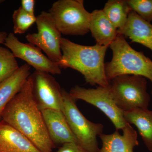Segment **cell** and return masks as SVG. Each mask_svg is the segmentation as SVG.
<instances>
[{
  "instance_id": "17",
  "label": "cell",
  "mask_w": 152,
  "mask_h": 152,
  "mask_svg": "<svg viewBox=\"0 0 152 152\" xmlns=\"http://www.w3.org/2000/svg\"><path fill=\"white\" fill-rule=\"evenodd\" d=\"M125 121L138 129L148 149L152 152V110L138 108L124 112Z\"/></svg>"
},
{
  "instance_id": "3",
  "label": "cell",
  "mask_w": 152,
  "mask_h": 152,
  "mask_svg": "<svg viewBox=\"0 0 152 152\" xmlns=\"http://www.w3.org/2000/svg\"><path fill=\"white\" fill-rule=\"evenodd\" d=\"M110 47L113 52V58L105 64L106 77L109 82L117 76L128 75L142 76L149 79L152 83L151 59L142 52L133 49L125 37L119 34Z\"/></svg>"
},
{
  "instance_id": "9",
  "label": "cell",
  "mask_w": 152,
  "mask_h": 152,
  "mask_svg": "<svg viewBox=\"0 0 152 152\" xmlns=\"http://www.w3.org/2000/svg\"><path fill=\"white\" fill-rule=\"evenodd\" d=\"M4 44L10 50L16 58L25 61L36 71L52 75L61 73L58 65L45 56L40 49L32 44L20 42L14 33H10L8 34Z\"/></svg>"
},
{
  "instance_id": "21",
  "label": "cell",
  "mask_w": 152,
  "mask_h": 152,
  "mask_svg": "<svg viewBox=\"0 0 152 152\" xmlns=\"http://www.w3.org/2000/svg\"><path fill=\"white\" fill-rule=\"evenodd\" d=\"M129 7L145 20L152 21V0H127Z\"/></svg>"
},
{
  "instance_id": "16",
  "label": "cell",
  "mask_w": 152,
  "mask_h": 152,
  "mask_svg": "<svg viewBox=\"0 0 152 152\" xmlns=\"http://www.w3.org/2000/svg\"><path fill=\"white\" fill-rule=\"evenodd\" d=\"M89 31L96 44L102 46H110L118 34V30L102 10H95L91 13Z\"/></svg>"
},
{
  "instance_id": "7",
  "label": "cell",
  "mask_w": 152,
  "mask_h": 152,
  "mask_svg": "<svg viewBox=\"0 0 152 152\" xmlns=\"http://www.w3.org/2000/svg\"><path fill=\"white\" fill-rule=\"evenodd\" d=\"M69 94L75 100L85 101L100 110L111 121L116 130H122L127 124L124 112L118 107L113 99L110 86L87 89L77 86L71 89Z\"/></svg>"
},
{
  "instance_id": "24",
  "label": "cell",
  "mask_w": 152,
  "mask_h": 152,
  "mask_svg": "<svg viewBox=\"0 0 152 152\" xmlns=\"http://www.w3.org/2000/svg\"><path fill=\"white\" fill-rule=\"evenodd\" d=\"M7 36V33L6 32L0 31V44H4Z\"/></svg>"
},
{
  "instance_id": "4",
  "label": "cell",
  "mask_w": 152,
  "mask_h": 152,
  "mask_svg": "<svg viewBox=\"0 0 152 152\" xmlns=\"http://www.w3.org/2000/svg\"><path fill=\"white\" fill-rule=\"evenodd\" d=\"M111 81L110 87L113 99L122 111L148 108L151 98L147 92L145 78L133 75H121Z\"/></svg>"
},
{
  "instance_id": "20",
  "label": "cell",
  "mask_w": 152,
  "mask_h": 152,
  "mask_svg": "<svg viewBox=\"0 0 152 152\" xmlns=\"http://www.w3.org/2000/svg\"><path fill=\"white\" fill-rule=\"evenodd\" d=\"M14 34H23L36 23L37 17L25 12L20 7L12 15Z\"/></svg>"
},
{
  "instance_id": "10",
  "label": "cell",
  "mask_w": 152,
  "mask_h": 152,
  "mask_svg": "<svg viewBox=\"0 0 152 152\" xmlns=\"http://www.w3.org/2000/svg\"><path fill=\"white\" fill-rule=\"evenodd\" d=\"M30 77L33 91L41 111L50 109L63 112L64 100L62 90L54 78L48 73L36 71Z\"/></svg>"
},
{
  "instance_id": "18",
  "label": "cell",
  "mask_w": 152,
  "mask_h": 152,
  "mask_svg": "<svg viewBox=\"0 0 152 152\" xmlns=\"http://www.w3.org/2000/svg\"><path fill=\"white\" fill-rule=\"evenodd\" d=\"M102 10L118 31L124 27L132 11L126 0H109Z\"/></svg>"
},
{
  "instance_id": "8",
  "label": "cell",
  "mask_w": 152,
  "mask_h": 152,
  "mask_svg": "<svg viewBox=\"0 0 152 152\" xmlns=\"http://www.w3.org/2000/svg\"><path fill=\"white\" fill-rule=\"evenodd\" d=\"M36 23L37 33L28 34L26 39L29 43L44 51L50 60L58 64L62 57L61 34L49 12L42 11L37 17Z\"/></svg>"
},
{
  "instance_id": "12",
  "label": "cell",
  "mask_w": 152,
  "mask_h": 152,
  "mask_svg": "<svg viewBox=\"0 0 152 152\" xmlns=\"http://www.w3.org/2000/svg\"><path fill=\"white\" fill-rule=\"evenodd\" d=\"M122 130V135L118 130L110 134L100 135L102 145L99 152H134V148L139 144L137 131L129 123Z\"/></svg>"
},
{
  "instance_id": "25",
  "label": "cell",
  "mask_w": 152,
  "mask_h": 152,
  "mask_svg": "<svg viewBox=\"0 0 152 152\" xmlns=\"http://www.w3.org/2000/svg\"><path fill=\"white\" fill-rule=\"evenodd\" d=\"M4 1H3V0H0V4H1V3L4 2Z\"/></svg>"
},
{
  "instance_id": "14",
  "label": "cell",
  "mask_w": 152,
  "mask_h": 152,
  "mask_svg": "<svg viewBox=\"0 0 152 152\" xmlns=\"http://www.w3.org/2000/svg\"><path fill=\"white\" fill-rule=\"evenodd\" d=\"M118 34L130 39L133 42L141 44L152 51V24L132 11L127 21Z\"/></svg>"
},
{
  "instance_id": "23",
  "label": "cell",
  "mask_w": 152,
  "mask_h": 152,
  "mask_svg": "<svg viewBox=\"0 0 152 152\" xmlns=\"http://www.w3.org/2000/svg\"><path fill=\"white\" fill-rule=\"evenodd\" d=\"M36 1L35 0H22L21 7L25 12L30 15H35L34 8Z\"/></svg>"
},
{
  "instance_id": "13",
  "label": "cell",
  "mask_w": 152,
  "mask_h": 152,
  "mask_svg": "<svg viewBox=\"0 0 152 152\" xmlns=\"http://www.w3.org/2000/svg\"><path fill=\"white\" fill-rule=\"evenodd\" d=\"M0 152H41L22 133L0 121Z\"/></svg>"
},
{
  "instance_id": "19",
  "label": "cell",
  "mask_w": 152,
  "mask_h": 152,
  "mask_svg": "<svg viewBox=\"0 0 152 152\" xmlns=\"http://www.w3.org/2000/svg\"><path fill=\"white\" fill-rule=\"evenodd\" d=\"M19 67L16 58L10 50L0 46V82L12 75Z\"/></svg>"
},
{
  "instance_id": "2",
  "label": "cell",
  "mask_w": 152,
  "mask_h": 152,
  "mask_svg": "<svg viewBox=\"0 0 152 152\" xmlns=\"http://www.w3.org/2000/svg\"><path fill=\"white\" fill-rule=\"evenodd\" d=\"M61 47L62 57L58 63L60 68H71L84 76L87 83L91 86L108 87L110 82L106 77L104 58L110 46L79 45L62 38Z\"/></svg>"
},
{
  "instance_id": "22",
  "label": "cell",
  "mask_w": 152,
  "mask_h": 152,
  "mask_svg": "<svg viewBox=\"0 0 152 152\" xmlns=\"http://www.w3.org/2000/svg\"><path fill=\"white\" fill-rule=\"evenodd\" d=\"M57 152H88L81 145L75 142H68L63 144Z\"/></svg>"
},
{
  "instance_id": "1",
  "label": "cell",
  "mask_w": 152,
  "mask_h": 152,
  "mask_svg": "<svg viewBox=\"0 0 152 152\" xmlns=\"http://www.w3.org/2000/svg\"><path fill=\"white\" fill-rule=\"evenodd\" d=\"M1 118L27 138L41 152H53L55 144L35 99L30 76L6 107Z\"/></svg>"
},
{
  "instance_id": "5",
  "label": "cell",
  "mask_w": 152,
  "mask_h": 152,
  "mask_svg": "<svg viewBox=\"0 0 152 152\" xmlns=\"http://www.w3.org/2000/svg\"><path fill=\"white\" fill-rule=\"evenodd\" d=\"M49 12L63 34L84 36L89 32L91 13L85 9L83 0H58Z\"/></svg>"
},
{
  "instance_id": "6",
  "label": "cell",
  "mask_w": 152,
  "mask_h": 152,
  "mask_svg": "<svg viewBox=\"0 0 152 152\" xmlns=\"http://www.w3.org/2000/svg\"><path fill=\"white\" fill-rule=\"evenodd\" d=\"M64 110L68 124L78 144L88 152H99L97 137L102 134L103 125L87 119L80 111L76 100L69 93L62 89Z\"/></svg>"
},
{
  "instance_id": "11",
  "label": "cell",
  "mask_w": 152,
  "mask_h": 152,
  "mask_svg": "<svg viewBox=\"0 0 152 152\" xmlns=\"http://www.w3.org/2000/svg\"><path fill=\"white\" fill-rule=\"evenodd\" d=\"M41 111L49 136L54 143H78L63 112L50 109Z\"/></svg>"
},
{
  "instance_id": "15",
  "label": "cell",
  "mask_w": 152,
  "mask_h": 152,
  "mask_svg": "<svg viewBox=\"0 0 152 152\" xmlns=\"http://www.w3.org/2000/svg\"><path fill=\"white\" fill-rule=\"evenodd\" d=\"M31 66L24 64L12 75L0 82V118L6 107L21 89L31 75Z\"/></svg>"
}]
</instances>
